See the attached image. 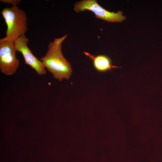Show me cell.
<instances>
[{"label": "cell", "instance_id": "1", "mask_svg": "<svg viewBox=\"0 0 162 162\" xmlns=\"http://www.w3.org/2000/svg\"><path fill=\"white\" fill-rule=\"evenodd\" d=\"M68 35L55 38L48 46L45 55L40 59L46 70L50 73L53 77L60 81L68 80L72 74L70 64L63 56L62 52V43Z\"/></svg>", "mask_w": 162, "mask_h": 162}, {"label": "cell", "instance_id": "2", "mask_svg": "<svg viewBox=\"0 0 162 162\" xmlns=\"http://www.w3.org/2000/svg\"><path fill=\"white\" fill-rule=\"evenodd\" d=\"M7 26L6 36L0 42L14 43L19 38L25 35L28 30L26 12L17 6L3 8L1 11Z\"/></svg>", "mask_w": 162, "mask_h": 162}, {"label": "cell", "instance_id": "3", "mask_svg": "<svg viewBox=\"0 0 162 162\" xmlns=\"http://www.w3.org/2000/svg\"><path fill=\"white\" fill-rule=\"evenodd\" d=\"M74 10L76 13L89 10L94 14L96 18L108 22H121L126 19L122 11L116 13L110 12L102 7L96 0H83L76 2L74 5Z\"/></svg>", "mask_w": 162, "mask_h": 162}, {"label": "cell", "instance_id": "4", "mask_svg": "<svg viewBox=\"0 0 162 162\" xmlns=\"http://www.w3.org/2000/svg\"><path fill=\"white\" fill-rule=\"evenodd\" d=\"M14 42H0V70L5 75H14L19 67Z\"/></svg>", "mask_w": 162, "mask_h": 162}, {"label": "cell", "instance_id": "5", "mask_svg": "<svg viewBox=\"0 0 162 162\" xmlns=\"http://www.w3.org/2000/svg\"><path fill=\"white\" fill-rule=\"evenodd\" d=\"M29 41L25 35L18 38L14 43L16 51L22 54L26 64L34 70L38 74L45 75L46 70L42 62L33 55L29 48L28 46Z\"/></svg>", "mask_w": 162, "mask_h": 162}, {"label": "cell", "instance_id": "6", "mask_svg": "<svg viewBox=\"0 0 162 162\" xmlns=\"http://www.w3.org/2000/svg\"><path fill=\"white\" fill-rule=\"evenodd\" d=\"M84 53L92 60L94 67L98 72H105L118 67L112 65L110 59L106 56L100 55L95 56L86 52Z\"/></svg>", "mask_w": 162, "mask_h": 162}, {"label": "cell", "instance_id": "7", "mask_svg": "<svg viewBox=\"0 0 162 162\" xmlns=\"http://www.w3.org/2000/svg\"><path fill=\"white\" fill-rule=\"evenodd\" d=\"M0 1L4 4H9L12 6H17L21 2L20 0H0Z\"/></svg>", "mask_w": 162, "mask_h": 162}]
</instances>
